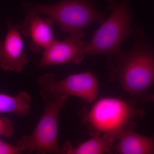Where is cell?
Masks as SVG:
<instances>
[{"label": "cell", "mask_w": 154, "mask_h": 154, "mask_svg": "<svg viewBox=\"0 0 154 154\" xmlns=\"http://www.w3.org/2000/svg\"><path fill=\"white\" fill-rule=\"evenodd\" d=\"M134 45L127 52L121 51L109 58L110 80H116L131 96L145 93L154 84V46H151L140 28H134Z\"/></svg>", "instance_id": "obj_1"}, {"label": "cell", "mask_w": 154, "mask_h": 154, "mask_svg": "<svg viewBox=\"0 0 154 154\" xmlns=\"http://www.w3.org/2000/svg\"><path fill=\"white\" fill-rule=\"evenodd\" d=\"M144 111L137 107V100L104 97L82 113V122L92 136L106 134L117 140L125 128L135 117H142Z\"/></svg>", "instance_id": "obj_2"}, {"label": "cell", "mask_w": 154, "mask_h": 154, "mask_svg": "<svg viewBox=\"0 0 154 154\" xmlns=\"http://www.w3.org/2000/svg\"><path fill=\"white\" fill-rule=\"evenodd\" d=\"M111 14L94 32L91 41L87 43L85 54L105 55L109 58L120 52L122 42L132 35L134 12L128 5L129 0H104Z\"/></svg>", "instance_id": "obj_3"}, {"label": "cell", "mask_w": 154, "mask_h": 154, "mask_svg": "<svg viewBox=\"0 0 154 154\" xmlns=\"http://www.w3.org/2000/svg\"><path fill=\"white\" fill-rule=\"evenodd\" d=\"M22 7L25 12L48 16L64 32L82 38L85 36L83 29L94 23H102L105 18V12L99 11L94 3L87 0H62L52 5L25 3Z\"/></svg>", "instance_id": "obj_4"}, {"label": "cell", "mask_w": 154, "mask_h": 154, "mask_svg": "<svg viewBox=\"0 0 154 154\" xmlns=\"http://www.w3.org/2000/svg\"><path fill=\"white\" fill-rule=\"evenodd\" d=\"M69 96L63 95L46 102L44 111L34 131L19 139L16 145L23 152L37 154H62L58 141V116Z\"/></svg>", "instance_id": "obj_5"}, {"label": "cell", "mask_w": 154, "mask_h": 154, "mask_svg": "<svg viewBox=\"0 0 154 154\" xmlns=\"http://www.w3.org/2000/svg\"><path fill=\"white\" fill-rule=\"evenodd\" d=\"M37 83L39 95L45 103L67 95L75 96L92 103L98 95V81L90 71L70 75L60 80H56L54 74L47 73L38 77Z\"/></svg>", "instance_id": "obj_6"}, {"label": "cell", "mask_w": 154, "mask_h": 154, "mask_svg": "<svg viewBox=\"0 0 154 154\" xmlns=\"http://www.w3.org/2000/svg\"><path fill=\"white\" fill-rule=\"evenodd\" d=\"M82 38L70 35L63 41L54 39L44 50L37 68L63 64L78 65L81 63L85 55L87 45Z\"/></svg>", "instance_id": "obj_7"}, {"label": "cell", "mask_w": 154, "mask_h": 154, "mask_svg": "<svg viewBox=\"0 0 154 154\" xmlns=\"http://www.w3.org/2000/svg\"><path fill=\"white\" fill-rule=\"evenodd\" d=\"M7 25L8 30L5 38L0 41V68L5 72L19 73L28 63L20 33V24L14 25L8 19Z\"/></svg>", "instance_id": "obj_8"}, {"label": "cell", "mask_w": 154, "mask_h": 154, "mask_svg": "<svg viewBox=\"0 0 154 154\" xmlns=\"http://www.w3.org/2000/svg\"><path fill=\"white\" fill-rule=\"evenodd\" d=\"M23 22L20 24L22 35L31 39L30 48L38 53L48 47L54 40L53 26L54 21L51 18H42L33 11H28Z\"/></svg>", "instance_id": "obj_9"}, {"label": "cell", "mask_w": 154, "mask_h": 154, "mask_svg": "<svg viewBox=\"0 0 154 154\" xmlns=\"http://www.w3.org/2000/svg\"><path fill=\"white\" fill-rule=\"evenodd\" d=\"M136 124L132 121L122 133L113 145L112 153L119 154H154V134L148 137L135 131Z\"/></svg>", "instance_id": "obj_10"}, {"label": "cell", "mask_w": 154, "mask_h": 154, "mask_svg": "<svg viewBox=\"0 0 154 154\" xmlns=\"http://www.w3.org/2000/svg\"><path fill=\"white\" fill-rule=\"evenodd\" d=\"M114 138L106 134L93 136L89 140L74 146L66 142L61 148L62 154H102L112 153Z\"/></svg>", "instance_id": "obj_11"}, {"label": "cell", "mask_w": 154, "mask_h": 154, "mask_svg": "<svg viewBox=\"0 0 154 154\" xmlns=\"http://www.w3.org/2000/svg\"><path fill=\"white\" fill-rule=\"evenodd\" d=\"M31 108V97L25 91H20L14 96L0 93V114L13 113L18 116H26Z\"/></svg>", "instance_id": "obj_12"}, {"label": "cell", "mask_w": 154, "mask_h": 154, "mask_svg": "<svg viewBox=\"0 0 154 154\" xmlns=\"http://www.w3.org/2000/svg\"><path fill=\"white\" fill-rule=\"evenodd\" d=\"M14 131V126L11 119L5 116H0V136L11 137Z\"/></svg>", "instance_id": "obj_13"}, {"label": "cell", "mask_w": 154, "mask_h": 154, "mask_svg": "<svg viewBox=\"0 0 154 154\" xmlns=\"http://www.w3.org/2000/svg\"><path fill=\"white\" fill-rule=\"evenodd\" d=\"M23 152L17 145H13L0 140V154H19Z\"/></svg>", "instance_id": "obj_14"}, {"label": "cell", "mask_w": 154, "mask_h": 154, "mask_svg": "<svg viewBox=\"0 0 154 154\" xmlns=\"http://www.w3.org/2000/svg\"><path fill=\"white\" fill-rule=\"evenodd\" d=\"M136 98L142 104L152 102L154 103V94H149L146 92L136 96Z\"/></svg>", "instance_id": "obj_15"}]
</instances>
